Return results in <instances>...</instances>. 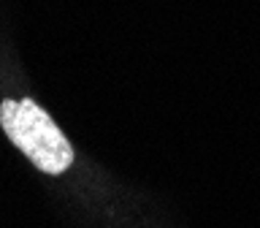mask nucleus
<instances>
[{"mask_svg": "<svg viewBox=\"0 0 260 228\" xmlns=\"http://www.w3.org/2000/svg\"><path fill=\"white\" fill-rule=\"evenodd\" d=\"M8 138L46 174H62L73 160V150L52 117L32 101H3L0 106Z\"/></svg>", "mask_w": 260, "mask_h": 228, "instance_id": "f257e3e1", "label": "nucleus"}]
</instances>
